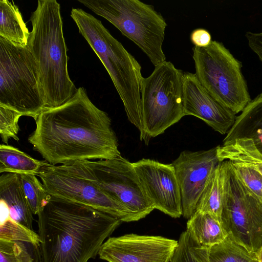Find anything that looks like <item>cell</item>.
<instances>
[{
	"mask_svg": "<svg viewBox=\"0 0 262 262\" xmlns=\"http://www.w3.org/2000/svg\"><path fill=\"white\" fill-rule=\"evenodd\" d=\"M35 121L28 141L51 165L121 156L111 118L82 87L62 105L44 109Z\"/></svg>",
	"mask_w": 262,
	"mask_h": 262,
	"instance_id": "cell-1",
	"label": "cell"
},
{
	"mask_svg": "<svg viewBox=\"0 0 262 262\" xmlns=\"http://www.w3.org/2000/svg\"><path fill=\"white\" fill-rule=\"evenodd\" d=\"M41 262H88L121 221L92 207L50 196L38 214Z\"/></svg>",
	"mask_w": 262,
	"mask_h": 262,
	"instance_id": "cell-2",
	"label": "cell"
},
{
	"mask_svg": "<svg viewBox=\"0 0 262 262\" xmlns=\"http://www.w3.org/2000/svg\"><path fill=\"white\" fill-rule=\"evenodd\" d=\"M30 20L32 30L27 47L37 66L45 109L55 107L70 100L78 89L68 70L60 4L56 0L38 1Z\"/></svg>",
	"mask_w": 262,
	"mask_h": 262,
	"instance_id": "cell-3",
	"label": "cell"
},
{
	"mask_svg": "<svg viewBox=\"0 0 262 262\" xmlns=\"http://www.w3.org/2000/svg\"><path fill=\"white\" fill-rule=\"evenodd\" d=\"M71 16L108 72L121 98L128 120L143 131L141 66L113 37L101 21L80 8H73Z\"/></svg>",
	"mask_w": 262,
	"mask_h": 262,
	"instance_id": "cell-4",
	"label": "cell"
},
{
	"mask_svg": "<svg viewBox=\"0 0 262 262\" xmlns=\"http://www.w3.org/2000/svg\"><path fill=\"white\" fill-rule=\"evenodd\" d=\"M78 1L133 41L155 67L166 61L162 45L167 24L152 6L139 0Z\"/></svg>",
	"mask_w": 262,
	"mask_h": 262,
	"instance_id": "cell-5",
	"label": "cell"
},
{
	"mask_svg": "<svg viewBox=\"0 0 262 262\" xmlns=\"http://www.w3.org/2000/svg\"><path fill=\"white\" fill-rule=\"evenodd\" d=\"M183 74L170 61L155 67L141 89L143 131L141 141L146 145L151 138L163 134L185 116Z\"/></svg>",
	"mask_w": 262,
	"mask_h": 262,
	"instance_id": "cell-6",
	"label": "cell"
},
{
	"mask_svg": "<svg viewBox=\"0 0 262 262\" xmlns=\"http://www.w3.org/2000/svg\"><path fill=\"white\" fill-rule=\"evenodd\" d=\"M192 51L195 74L203 86L235 115L242 112L251 99L241 62L216 40L206 48L194 46Z\"/></svg>",
	"mask_w": 262,
	"mask_h": 262,
	"instance_id": "cell-7",
	"label": "cell"
},
{
	"mask_svg": "<svg viewBox=\"0 0 262 262\" xmlns=\"http://www.w3.org/2000/svg\"><path fill=\"white\" fill-rule=\"evenodd\" d=\"M0 105L35 120L45 109L35 60L27 47L0 37Z\"/></svg>",
	"mask_w": 262,
	"mask_h": 262,
	"instance_id": "cell-8",
	"label": "cell"
},
{
	"mask_svg": "<svg viewBox=\"0 0 262 262\" xmlns=\"http://www.w3.org/2000/svg\"><path fill=\"white\" fill-rule=\"evenodd\" d=\"M221 221L228 237L257 253L262 248V200L244 184L229 161L221 162Z\"/></svg>",
	"mask_w": 262,
	"mask_h": 262,
	"instance_id": "cell-9",
	"label": "cell"
},
{
	"mask_svg": "<svg viewBox=\"0 0 262 262\" xmlns=\"http://www.w3.org/2000/svg\"><path fill=\"white\" fill-rule=\"evenodd\" d=\"M67 164L127 208L136 221L155 209L145 194L133 163L121 156L112 159Z\"/></svg>",
	"mask_w": 262,
	"mask_h": 262,
	"instance_id": "cell-10",
	"label": "cell"
},
{
	"mask_svg": "<svg viewBox=\"0 0 262 262\" xmlns=\"http://www.w3.org/2000/svg\"><path fill=\"white\" fill-rule=\"evenodd\" d=\"M38 176L50 196L88 206L121 222L136 221L127 208L67 164L56 166L46 162Z\"/></svg>",
	"mask_w": 262,
	"mask_h": 262,
	"instance_id": "cell-11",
	"label": "cell"
},
{
	"mask_svg": "<svg viewBox=\"0 0 262 262\" xmlns=\"http://www.w3.org/2000/svg\"><path fill=\"white\" fill-rule=\"evenodd\" d=\"M178 241L134 233L108 238L98 253L108 262H170Z\"/></svg>",
	"mask_w": 262,
	"mask_h": 262,
	"instance_id": "cell-12",
	"label": "cell"
},
{
	"mask_svg": "<svg viewBox=\"0 0 262 262\" xmlns=\"http://www.w3.org/2000/svg\"><path fill=\"white\" fill-rule=\"evenodd\" d=\"M133 164L154 208L172 217L182 215L181 191L172 164L149 159H142Z\"/></svg>",
	"mask_w": 262,
	"mask_h": 262,
	"instance_id": "cell-13",
	"label": "cell"
},
{
	"mask_svg": "<svg viewBox=\"0 0 262 262\" xmlns=\"http://www.w3.org/2000/svg\"><path fill=\"white\" fill-rule=\"evenodd\" d=\"M217 146L198 151L184 150L171 163L179 185L182 215L189 219L195 212L206 183L219 163Z\"/></svg>",
	"mask_w": 262,
	"mask_h": 262,
	"instance_id": "cell-14",
	"label": "cell"
},
{
	"mask_svg": "<svg viewBox=\"0 0 262 262\" xmlns=\"http://www.w3.org/2000/svg\"><path fill=\"white\" fill-rule=\"evenodd\" d=\"M183 109L185 116L204 121L222 135L227 134L236 119L235 115L211 96L195 74H183Z\"/></svg>",
	"mask_w": 262,
	"mask_h": 262,
	"instance_id": "cell-15",
	"label": "cell"
},
{
	"mask_svg": "<svg viewBox=\"0 0 262 262\" xmlns=\"http://www.w3.org/2000/svg\"><path fill=\"white\" fill-rule=\"evenodd\" d=\"M0 200L6 204L10 217L33 230V213L24 194L20 175L4 173L0 177Z\"/></svg>",
	"mask_w": 262,
	"mask_h": 262,
	"instance_id": "cell-16",
	"label": "cell"
},
{
	"mask_svg": "<svg viewBox=\"0 0 262 262\" xmlns=\"http://www.w3.org/2000/svg\"><path fill=\"white\" fill-rule=\"evenodd\" d=\"M240 138H251L262 154V93L251 100L223 140V145Z\"/></svg>",
	"mask_w": 262,
	"mask_h": 262,
	"instance_id": "cell-17",
	"label": "cell"
},
{
	"mask_svg": "<svg viewBox=\"0 0 262 262\" xmlns=\"http://www.w3.org/2000/svg\"><path fill=\"white\" fill-rule=\"evenodd\" d=\"M217 156L220 162L229 161L262 173V154L251 138H236L217 146Z\"/></svg>",
	"mask_w": 262,
	"mask_h": 262,
	"instance_id": "cell-18",
	"label": "cell"
},
{
	"mask_svg": "<svg viewBox=\"0 0 262 262\" xmlns=\"http://www.w3.org/2000/svg\"><path fill=\"white\" fill-rule=\"evenodd\" d=\"M186 228L198 245L208 248L222 243L228 236L221 221L198 211L188 219Z\"/></svg>",
	"mask_w": 262,
	"mask_h": 262,
	"instance_id": "cell-19",
	"label": "cell"
},
{
	"mask_svg": "<svg viewBox=\"0 0 262 262\" xmlns=\"http://www.w3.org/2000/svg\"><path fill=\"white\" fill-rule=\"evenodd\" d=\"M30 32L13 2L0 1V37L17 46L26 47Z\"/></svg>",
	"mask_w": 262,
	"mask_h": 262,
	"instance_id": "cell-20",
	"label": "cell"
},
{
	"mask_svg": "<svg viewBox=\"0 0 262 262\" xmlns=\"http://www.w3.org/2000/svg\"><path fill=\"white\" fill-rule=\"evenodd\" d=\"M46 162L40 161L11 145L0 146V173L38 175Z\"/></svg>",
	"mask_w": 262,
	"mask_h": 262,
	"instance_id": "cell-21",
	"label": "cell"
},
{
	"mask_svg": "<svg viewBox=\"0 0 262 262\" xmlns=\"http://www.w3.org/2000/svg\"><path fill=\"white\" fill-rule=\"evenodd\" d=\"M222 209V166L221 162H219L206 183L198 201L195 211L209 214L221 221Z\"/></svg>",
	"mask_w": 262,
	"mask_h": 262,
	"instance_id": "cell-22",
	"label": "cell"
},
{
	"mask_svg": "<svg viewBox=\"0 0 262 262\" xmlns=\"http://www.w3.org/2000/svg\"><path fill=\"white\" fill-rule=\"evenodd\" d=\"M0 239L21 242L35 248L39 247L38 234L13 220L10 216L6 204L2 200H0Z\"/></svg>",
	"mask_w": 262,
	"mask_h": 262,
	"instance_id": "cell-23",
	"label": "cell"
},
{
	"mask_svg": "<svg viewBox=\"0 0 262 262\" xmlns=\"http://www.w3.org/2000/svg\"><path fill=\"white\" fill-rule=\"evenodd\" d=\"M209 262H258L257 253L248 250L229 237L209 250Z\"/></svg>",
	"mask_w": 262,
	"mask_h": 262,
	"instance_id": "cell-24",
	"label": "cell"
},
{
	"mask_svg": "<svg viewBox=\"0 0 262 262\" xmlns=\"http://www.w3.org/2000/svg\"><path fill=\"white\" fill-rule=\"evenodd\" d=\"M170 262H209L210 248L198 245L189 233H181Z\"/></svg>",
	"mask_w": 262,
	"mask_h": 262,
	"instance_id": "cell-25",
	"label": "cell"
},
{
	"mask_svg": "<svg viewBox=\"0 0 262 262\" xmlns=\"http://www.w3.org/2000/svg\"><path fill=\"white\" fill-rule=\"evenodd\" d=\"M22 188L33 214L38 215L48 203L50 195L35 175L20 174Z\"/></svg>",
	"mask_w": 262,
	"mask_h": 262,
	"instance_id": "cell-26",
	"label": "cell"
},
{
	"mask_svg": "<svg viewBox=\"0 0 262 262\" xmlns=\"http://www.w3.org/2000/svg\"><path fill=\"white\" fill-rule=\"evenodd\" d=\"M23 115L9 107L0 105V135L2 142L7 144L10 139L18 141L19 118Z\"/></svg>",
	"mask_w": 262,
	"mask_h": 262,
	"instance_id": "cell-27",
	"label": "cell"
},
{
	"mask_svg": "<svg viewBox=\"0 0 262 262\" xmlns=\"http://www.w3.org/2000/svg\"><path fill=\"white\" fill-rule=\"evenodd\" d=\"M25 243L0 239V262H33Z\"/></svg>",
	"mask_w": 262,
	"mask_h": 262,
	"instance_id": "cell-28",
	"label": "cell"
},
{
	"mask_svg": "<svg viewBox=\"0 0 262 262\" xmlns=\"http://www.w3.org/2000/svg\"><path fill=\"white\" fill-rule=\"evenodd\" d=\"M230 162L244 184L262 200V173L237 163Z\"/></svg>",
	"mask_w": 262,
	"mask_h": 262,
	"instance_id": "cell-29",
	"label": "cell"
},
{
	"mask_svg": "<svg viewBox=\"0 0 262 262\" xmlns=\"http://www.w3.org/2000/svg\"><path fill=\"white\" fill-rule=\"evenodd\" d=\"M190 40L195 47L199 48L207 47L212 42L210 33L202 28L194 30L190 34Z\"/></svg>",
	"mask_w": 262,
	"mask_h": 262,
	"instance_id": "cell-30",
	"label": "cell"
},
{
	"mask_svg": "<svg viewBox=\"0 0 262 262\" xmlns=\"http://www.w3.org/2000/svg\"><path fill=\"white\" fill-rule=\"evenodd\" d=\"M248 45L262 61V32H247L245 34Z\"/></svg>",
	"mask_w": 262,
	"mask_h": 262,
	"instance_id": "cell-31",
	"label": "cell"
},
{
	"mask_svg": "<svg viewBox=\"0 0 262 262\" xmlns=\"http://www.w3.org/2000/svg\"><path fill=\"white\" fill-rule=\"evenodd\" d=\"M258 262H262V248L257 253Z\"/></svg>",
	"mask_w": 262,
	"mask_h": 262,
	"instance_id": "cell-32",
	"label": "cell"
}]
</instances>
